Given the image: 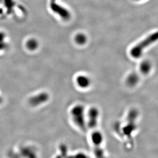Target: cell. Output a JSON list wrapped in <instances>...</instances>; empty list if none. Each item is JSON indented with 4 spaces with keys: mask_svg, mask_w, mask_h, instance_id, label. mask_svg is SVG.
<instances>
[{
    "mask_svg": "<svg viewBox=\"0 0 158 158\" xmlns=\"http://www.w3.org/2000/svg\"><path fill=\"white\" fill-rule=\"evenodd\" d=\"M75 41L79 45H84L87 41V38L85 35L79 34L75 37Z\"/></svg>",
    "mask_w": 158,
    "mask_h": 158,
    "instance_id": "7",
    "label": "cell"
},
{
    "mask_svg": "<svg viewBox=\"0 0 158 158\" xmlns=\"http://www.w3.org/2000/svg\"><path fill=\"white\" fill-rule=\"evenodd\" d=\"M157 41H158V31L151 34L132 47L130 52L131 56L135 59H138L141 56L144 49Z\"/></svg>",
    "mask_w": 158,
    "mask_h": 158,
    "instance_id": "2",
    "label": "cell"
},
{
    "mask_svg": "<svg viewBox=\"0 0 158 158\" xmlns=\"http://www.w3.org/2000/svg\"><path fill=\"white\" fill-rule=\"evenodd\" d=\"M48 99V94L43 92L31 98L29 102L33 106H38L46 102Z\"/></svg>",
    "mask_w": 158,
    "mask_h": 158,
    "instance_id": "3",
    "label": "cell"
},
{
    "mask_svg": "<svg viewBox=\"0 0 158 158\" xmlns=\"http://www.w3.org/2000/svg\"><path fill=\"white\" fill-rule=\"evenodd\" d=\"M151 64L148 62H144L141 65V70L143 73H148L151 69Z\"/></svg>",
    "mask_w": 158,
    "mask_h": 158,
    "instance_id": "8",
    "label": "cell"
},
{
    "mask_svg": "<svg viewBox=\"0 0 158 158\" xmlns=\"http://www.w3.org/2000/svg\"><path fill=\"white\" fill-rule=\"evenodd\" d=\"M77 84L81 88H86L89 86L91 81L88 77L84 75H80L76 78Z\"/></svg>",
    "mask_w": 158,
    "mask_h": 158,
    "instance_id": "5",
    "label": "cell"
},
{
    "mask_svg": "<svg viewBox=\"0 0 158 158\" xmlns=\"http://www.w3.org/2000/svg\"><path fill=\"white\" fill-rule=\"evenodd\" d=\"M3 98L1 94H0V106L2 105V104L3 103Z\"/></svg>",
    "mask_w": 158,
    "mask_h": 158,
    "instance_id": "9",
    "label": "cell"
},
{
    "mask_svg": "<svg viewBox=\"0 0 158 158\" xmlns=\"http://www.w3.org/2000/svg\"><path fill=\"white\" fill-rule=\"evenodd\" d=\"M71 124L79 131H85L87 129V117L85 108L82 105H75L71 109L70 112Z\"/></svg>",
    "mask_w": 158,
    "mask_h": 158,
    "instance_id": "1",
    "label": "cell"
},
{
    "mask_svg": "<svg viewBox=\"0 0 158 158\" xmlns=\"http://www.w3.org/2000/svg\"><path fill=\"white\" fill-rule=\"evenodd\" d=\"M8 46L7 35L4 31L0 30V55L7 50Z\"/></svg>",
    "mask_w": 158,
    "mask_h": 158,
    "instance_id": "4",
    "label": "cell"
},
{
    "mask_svg": "<svg viewBox=\"0 0 158 158\" xmlns=\"http://www.w3.org/2000/svg\"><path fill=\"white\" fill-rule=\"evenodd\" d=\"M26 47L29 50H35L38 47V42L36 40L31 39L28 40L26 43Z\"/></svg>",
    "mask_w": 158,
    "mask_h": 158,
    "instance_id": "6",
    "label": "cell"
}]
</instances>
